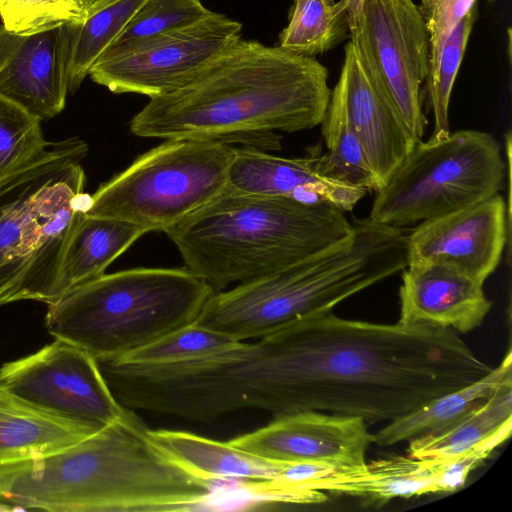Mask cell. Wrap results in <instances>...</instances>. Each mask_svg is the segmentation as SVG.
Wrapping results in <instances>:
<instances>
[{
	"instance_id": "obj_1",
	"label": "cell",
	"mask_w": 512,
	"mask_h": 512,
	"mask_svg": "<svg viewBox=\"0 0 512 512\" xmlns=\"http://www.w3.org/2000/svg\"><path fill=\"white\" fill-rule=\"evenodd\" d=\"M493 368L451 329L344 319L291 322L196 362L192 382L211 420L241 409L321 411L393 421Z\"/></svg>"
},
{
	"instance_id": "obj_2",
	"label": "cell",
	"mask_w": 512,
	"mask_h": 512,
	"mask_svg": "<svg viewBox=\"0 0 512 512\" xmlns=\"http://www.w3.org/2000/svg\"><path fill=\"white\" fill-rule=\"evenodd\" d=\"M331 96L328 70L313 57L239 39L176 90L150 98L132 118L144 138H208L279 147L276 131L321 124Z\"/></svg>"
},
{
	"instance_id": "obj_3",
	"label": "cell",
	"mask_w": 512,
	"mask_h": 512,
	"mask_svg": "<svg viewBox=\"0 0 512 512\" xmlns=\"http://www.w3.org/2000/svg\"><path fill=\"white\" fill-rule=\"evenodd\" d=\"M130 409L86 438L0 468V499L23 510L174 512L210 506L217 481L178 464Z\"/></svg>"
},
{
	"instance_id": "obj_4",
	"label": "cell",
	"mask_w": 512,
	"mask_h": 512,
	"mask_svg": "<svg viewBox=\"0 0 512 512\" xmlns=\"http://www.w3.org/2000/svg\"><path fill=\"white\" fill-rule=\"evenodd\" d=\"M165 233L185 267L221 291L334 249L353 225L329 202L225 189Z\"/></svg>"
},
{
	"instance_id": "obj_5",
	"label": "cell",
	"mask_w": 512,
	"mask_h": 512,
	"mask_svg": "<svg viewBox=\"0 0 512 512\" xmlns=\"http://www.w3.org/2000/svg\"><path fill=\"white\" fill-rule=\"evenodd\" d=\"M342 245L271 274L215 291L195 324L235 341L261 338L298 319L333 311L344 300L408 265L407 232L352 221Z\"/></svg>"
},
{
	"instance_id": "obj_6",
	"label": "cell",
	"mask_w": 512,
	"mask_h": 512,
	"mask_svg": "<svg viewBox=\"0 0 512 512\" xmlns=\"http://www.w3.org/2000/svg\"><path fill=\"white\" fill-rule=\"evenodd\" d=\"M78 137L46 146L0 182V306L52 302L66 243L89 204Z\"/></svg>"
},
{
	"instance_id": "obj_7",
	"label": "cell",
	"mask_w": 512,
	"mask_h": 512,
	"mask_svg": "<svg viewBox=\"0 0 512 512\" xmlns=\"http://www.w3.org/2000/svg\"><path fill=\"white\" fill-rule=\"evenodd\" d=\"M214 292L186 267L104 273L48 303L45 326L97 361H112L194 323Z\"/></svg>"
},
{
	"instance_id": "obj_8",
	"label": "cell",
	"mask_w": 512,
	"mask_h": 512,
	"mask_svg": "<svg viewBox=\"0 0 512 512\" xmlns=\"http://www.w3.org/2000/svg\"><path fill=\"white\" fill-rule=\"evenodd\" d=\"M235 147L208 138L166 139L101 184L85 215L165 232L226 189Z\"/></svg>"
},
{
	"instance_id": "obj_9",
	"label": "cell",
	"mask_w": 512,
	"mask_h": 512,
	"mask_svg": "<svg viewBox=\"0 0 512 512\" xmlns=\"http://www.w3.org/2000/svg\"><path fill=\"white\" fill-rule=\"evenodd\" d=\"M508 170L500 144L487 132L420 140L377 191L368 219L401 228L459 211L498 194Z\"/></svg>"
},
{
	"instance_id": "obj_10",
	"label": "cell",
	"mask_w": 512,
	"mask_h": 512,
	"mask_svg": "<svg viewBox=\"0 0 512 512\" xmlns=\"http://www.w3.org/2000/svg\"><path fill=\"white\" fill-rule=\"evenodd\" d=\"M241 31L240 22L209 11L128 54L95 62L89 76L115 94L164 95L185 85L241 39Z\"/></svg>"
},
{
	"instance_id": "obj_11",
	"label": "cell",
	"mask_w": 512,
	"mask_h": 512,
	"mask_svg": "<svg viewBox=\"0 0 512 512\" xmlns=\"http://www.w3.org/2000/svg\"><path fill=\"white\" fill-rule=\"evenodd\" d=\"M0 382L41 409L97 427L118 420L130 410L112 394L97 360L60 339L4 363Z\"/></svg>"
},
{
	"instance_id": "obj_12",
	"label": "cell",
	"mask_w": 512,
	"mask_h": 512,
	"mask_svg": "<svg viewBox=\"0 0 512 512\" xmlns=\"http://www.w3.org/2000/svg\"><path fill=\"white\" fill-rule=\"evenodd\" d=\"M366 51L404 121L420 141L428 124L421 85L429 69V35L414 0H364L350 31Z\"/></svg>"
},
{
	"instance_id": "obj_13",
	"label": "cell",
	"mask_w": 512,
	"mask_h": 512,
	"mask_svg": "<svg viewBox=\"0 0 512 512\" xmlns=\"http://www.w3.org/2000/svg\"><path fill=\"white\" fill-rule=\"evenodd\" d=\"M349 36L339 79L333 90L341 97L380 190L418 140L408 128L372 60L355 35Z\"/></svg>"
},
{
	"instance_id": "obj_14",
	"label": "cell",
	"mask_w": 512,
	"mask_h": 512,
	"mask_svg": "<svg viewBox=\"0 0 512 512\" xmlns=\"http://www.w3.org/2000/svg\"><path fill=\"white\" fill-rule=\"evenodd\" d=\"M508 238V208L498 193L475 205L421 222L407 234V266L440 264L484 284Z\"/></svg>"
},
{
	"instance_id": "obj_15",
	"label": "cell",
	"mask_w": 512,
	"mask_h": 512,
	"mask_svg": "<svg viewBox=\"0 0 512 512\" xmlns=\"http://www.w3.org/2000/svg\"><path fill=\"white\" fill-rule=\"evenodd\" d=\"M228 442L269 460L353 468L366 463L373 434L360 417L300 411L274 416L267 425Z\"/></svg>"
},
{
	"instance_id": "obj_16",
	"label": "cell",
	"mask_w": 512,
	"mask_h": 512,
	"mask_svg": "<svg viewBox=\"0 0 512 512\" xmlns=\"http://www.w3.org/2000/svg\"><path fill=\"white\" fill-rule=\"evenodd\" d=\"M66 35L64 25L27 35L0 26V97L46 120L65 107Z\"/></svg>"
},
{
	"instance_id": "obj_17",
	"label": "cell",
	"mask_w": 512,
	"mask_h": 512,
	"mask_svg": "<svg viewBox=\"0 0 512 512\" xmlns=\"http://www.w3.org/2000/svg\"><path fill=\"white\" fill-rule=\"evenodd\" d=\"M319 160L320 154L287 158L254 147L236 146L226 189L303 202H329L344 212L353 210L368 191L325 176Z\"/></svg>"
},
{
	"instance_id": "obj_18",
	"label": "cell",
	"mask_w": 512,
	"mask_h": 512,
	"mask_svg": "<svg viewBox=\"0 0 512 512\" xmlns=\"http://www.w3.org/2000/svg\"><path fill=\"white\" fill-rule=\"evenodd\" d=\"M399 290L402 325L467 333L482 324L492 302L483 283L440 264L407 266Z\"/></svg>"
},
{
	"instance_id": "obj_19",
	"label": "cell",
	"mask_w": 512,
	"mask_h": 512,
	"mask_svg": "<svg viewBox=\"0 0 512 512\" xmlns=\"http://www.w3.org/2000/svg\"><path fill=\"white\" fill-rule=\"evenodd\" d=\"M100 428L41 409L0 382V468L58 451Z\"/></svg>"
},
{
	"instance_id": "obj_20",
	"label": "cell",
	"mask_w": 512,
	"mask_h": 512,
	"mask_svg": "<svg viewBox=\"0 0 512 512\" xmlns=\"http://www.w3.org/2000/svg\"><path fill=\"white\" fill-rule=\"evenodd\" d=\"M439 459H417L409 455L383 458L359 467L340 468L334 474L300 488L328 491L387 502L439 493Z\"/></svg>"
},
{
	"instance_id": "obj_21",
	"label": "cell",
	"mask_w": 512,
	"mask_h": 512,
	"mask_svg": "<svg viewBox=\"0 0 512 512\" xmlns=\"http://www.w3.org/2000/svg\"><path fill=\"white\" fill-rule=\"evenodd\" d=\"M145 233L144 229L127 221L84 214L64 248L52 302L104 274L106 268Z\"/></svg>"
},
{
	"instance_id": "obj_22",
	"label": "cell",
	"mask_w": 512,
	"mask_h": 512,
	"mask_svg": "<svg viewBox=\"0 0 512 512\" xmlns=\"http://www.w3.org/2000/svg\"><path fill=\"white\" fill-rule=\"evenodd\" d=\"M149 435L178 464L207 480H275L283 464L191 432L149 429Z\"/></svg>"
},
{
	"instance_id": "obj_23",
	"label": "cell",
	"mask_w": 512,
	"mask_h": 512,
	"mask_svg": "<svg viewBox=\"0 0 512 512\" xmlns=\"http://www.w3.org/2000/svg\"><path fill=\"white\" fill-rule=\"evenodd\" d=\"M512 380V352L509 349L501 363L475 382L443 394L418 409L390 421L373 434V443L390 446L438 432L454 423L504 383Z\"/></svg>"
},
{
	"instance_id": "obj_24",
	"label": "cell",
	"mask_w": 512,
	"mask_h": 512,
	"mask_svg": "<svg viewBox=\"0 0 512 512\" xmlns=\"http://www.w3.org/2000/svg\"><path fill=\"white\" fill-rule=\"evenodd\" d=\"M512 419V380L444 429L413 438L407 453L417 459H447L462 454Z\"/></svg>"
},
{
	"instance_id": "obj_25",
	"label": "cell",
	"mask_w": 512,
	"mask_h": 512,
	"mask_svg": "<svg viewBox=\"0 0 512 512\" xmlns=\"http://www.w3.org/2000/svg\"><path fill=\"white\" fill-rule=\"evenodd\" d=\"M145 0H119L83 21L66 24V76L68 93H75L99 56L119 35Z\"/></svg>"
},
{
	"instance_id": "obj_26",
	"label": "cell",
	"mask_w": 512,
	"mask_h": 512,
	"mask_svg": "<svg viewBox=\"0 0 512 512\" xmlns=\"http://www.w3.org/2000/svg\"><path fill=\"white\" fill-rule=\"evenodd\" d=\"M327 152L320 154V170L330 178L363 188L378 190V183L368 164L362 145L352 128L341 97L331 90L321 121Z\"/></svg>"
},
{
	"instance_id": "obj_27",
	"label": "cell",
	"mask_w": 512,
	"mask_h": 512,
	"mask_svg": "<svg viewBox=\"0 0 512 512\" xmlns=\"http://www.w3.org/2000/svg\"><path fill=\"white\" fill-rule=\"evenodd\" d=\"M350 35L347 11L340 1L293 0L287 27L279 47L302 56L321 55Z\"/></svg>"
},
{
	"instance_id": "obj_28",
	"label": "cell",
	"mask_w": 512,
	"mask_h": 512,
	"mask_svg": "<svg viewBox=\"0 0 512 512\" xmlns=\"http://www.w3.org/2000/svg\"><path fill=\"white\" fill-rule=\"evenodd\" d=\"M209 11L201 0H145L97 61L128 54L161 34L201 19Z\"/></svg>"
},
{
	"instance_id": "obj_29",
	"label": "cell",
	"mask_w": 512,
	"mask_h": 512,
	"mask_svg": "<svg viewBox=\"0 0 512 512\" xmlns=\"http://www.w3.org/2000/svg\"><path fill=\"white\" fill-rule=\"evenodd\" d=\"M241 343L192 323L110 362L135 366L174 365L209 358L233 350Z\"/></svg>"
},
{
	"instance_id": "obj_30",
	"label": "cell",
	"mask_w": 512,
	"mask_h": 512,
	"mask_svg": "<svg viewBox=\"0 0 512 512\" xmlns=\"http://www.w3.org/2000/svg\"><path fill=\"white\" fill-rule=\"evenodd\" d=\"M474 6L447 38L434 66L428 70L426 89L434 114V129L430 140H440L450 134L449 102L453 85L464 57L476 19Z\"/></svg>"
},
{
	"instance_id": "obj_31",
	"label": "cell",
	"mask_w": 512,
	"mask_h": 512,
	"mask_svg": "<svg viewBox=\"0 0 512 512\" xmlns=\"http://www.w3.org/2000/svg\"><path fill=\"white\" fill-rule=\"evenodd\" d=\"M41 120L0 97V182L35 157L48 143Z\"/></svg>"
},
{
	"instance_id": "obj_32",
	"label": "cell",
	"mask_w": 512,
	"mask_h": 512,
	"mask_svg": "<svg viewBox=\"0 0 512 512\" xmlns=\"http://www.w3.org/2000/svg\"><path fill=\"white\" fill-rule=\"evenodd\" d=\"M0 18L8 31L27 35L84 20L77 0H0Z\"/></svg>"
},
{
	"instance_id": "obj_33",
	"label": "cell",
	"mask_w": 512,
	"mask_h": 512,
	"mask_svg": "<svg viewBox=\"0 0 512 512\" xmlns=\"http://www.w3.org/2000/svg\"><path fill=\"white\" fill-rule=\"evenodd\" d=\"M511 431L512 419L468 451L452 458L439 459L440 492H453L461 488L468 475L510 437Z\"/></svg>"
},
{
	"instance_id": "obj_34",
	"label": "cell",
	"mask_w": 512,
	"mask_h": 512,
	"mask_svg": "<svg viewBox=\"0 0 512 512\" xmlns=\"http://www.w3.org/2000/svg\"><path fill=\"white\" fill-rule=\"evenodd\" d=\"M475 3L476 0H420L418 7L429 35V68L435 65L447 38Z\"/></svg>"
},
{
	"instance_id": "obj_35",
	"label": "cell",
	"mask_w": 512,
	"mask_h": 512,
	"mask_svg": "<svg viewBox=\"0 0 512 512\" xmlns=\"http://www.w3.org/2000/svg\"><path fill=\"white\" fill-rule=\"evenodd\" d=\"M347 11L350 31L355 27L356 21L361 13L364 0H339Z\"/></svg>"
},
{
	"instance_id": "obj_36",
	"label": "cell",
	"mask_w": 512,
	"mask_h": 512,
	"mask_svg": "<svg viewBox=\"0 0 512 512\" xmlns=\"http://www.w3.org/2000/svg\"><path fill=\"white\" fill-rule=\"evenodd\" d=\"M80 4L83 12L84 18L93 14L94 12L106 7L107 5L114 3L119 0H77Z\"/></svg>"
},
{
	"instance_id": "obj_37",
	"label": "cell",
	"mask_w": 512,
	"mask_h": 512,
	"mask_svg": "<svg viewBox=\"0 0 512 512\" xmlns=\"http://www.w3.org/2000/svg\"><path fill=\"white\" fill-rule=\"evenodd\" d=\"M15 510H23V509L19 506H15V505L11 506V505H7V504L0 502V512L15 511Z\"/></svg>"
},
{
	"instance_id": "obj_38",
	"label": "cell",
	"mask_w": 512,
	"mask_h": 512,
	"mask_svg": "<svg viewBox=\"0 0 512 512\" xmlns=\"http://www.w3.org/2000/svg\"><path fill=\"white\" fill-rule=\"evenodd\" d=\"M490 1H492V0H490Z\"/></svg>"
}]
</instances>
